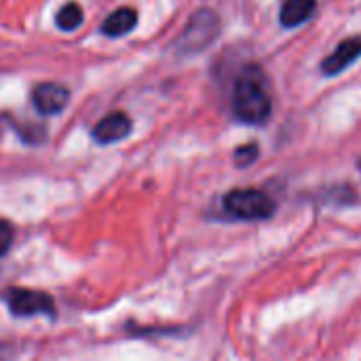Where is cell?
Segmentation results:
<instances>
[{"label": "cell", "instance_id": "13", "mask_svg": "<svg viewBox=\"0 0 361 361\" xmlns=\"http://www.w3.org/2000/svg\"><path fill=\"white\" fill-rule=\"evenodd\" d=\"M0 361H11V357L6 355V351L2 347H0Z\"/></svg>", "mask_w": 361, "mask_h": 361}, {"label": "cell", "instance_id": "7", "mask_svg": "<svg viewBox=\"0 0 361 361\" xmlns=\"http://www.w3.org/2000/svg\"><path fill=\"white\" fill-rule=\"evenodd\" d=\"M131 127L133 123L125 112H110L102 121H97L91 135L97 144H114L125 140L131 133Z\"/></svg>", "mask_w": 361, "mask_h": 361}, {"label": "cell", "instance_id": "11", "mask_svg": "<svg viewBox=\"0 0 361 361\" xmlns=\"http://www.w3.org/2000/svg\"><path fill=\"white\" fill-rule=\"evenodd\" d=\"M260 150H258V144H245V146H239L235 150V163L239 167H250L256 159H258Z\"/></svg>", "mask_w": 361, "mask_h": 361}, {"label": "cell", "instance_id": "4", "mask_svg": "<svg viewBox=\"0 0 361 361\" xmlns=\"http://www.w3.org/2000/svg\"><path fill=\"white\" fill-rule=\"evenodd\" d=\"M8 309L17 317H53L55 315V305L51 296L44 292H34V290H23V288H13L4 296Z\"/></svg>", "mask_w": 361, "mask_h": 361}, {"label": "cell", "instance_id": "2", "mask_svg": "<svg viewBox=\"0 0 361 361\" xmlns=\"http://www.w3.org/2000/svg\"><path fill=\"white\" fill-rule=\"evenodd\" d=\"M220 27L222 23L216 11L199 8L188 19L186 27L182 30L173 47L180 55H186V57L199 55L216 42V38L220 36Z\"/></svg>", "mask_w": 361, "mask_h": 361}, {"label": "cell", "instance_id": "12", "mask_svg": "<svg viewBox=\"0 0 361 361\" xmlns=\"http://www.w3.org/2000/svg\"><path fill=\"white\" fill-rule=\"evenodd\" d=\"M13 237H15V231L11 226V222L6 220H0V256H4L11 245H13Z\"/></svg>", "mask_w": 361, "mask_h": 361}, {"label": "cell", "instance_id": "3", "mask_svg": "<svg viewBox=\"0 0 361 361\" xmlns=\"http://www.w3.org/2000/svg\"><path fill=\"white\" fill-rule=\"evenodd\" d=\"M222 207L235 220L260 222V220H269L275 216L277 201L269 192L258 190V188H237L224 195Z\"/></svg>", "mask_w": 361, "mask_h": 361}, {"label": "cell", "instance_id": "14", "mask_svg": "<svg viewBox=\"0 0 361 361\" xmlns=\"http://www.w3.org/2000/svg\"><path fill=\"white\" fill-rule=\"evenodd\" d=\"M360 169H361V163H360Z\"/></svg>", "mask_w": 361, "mask_h": 361}, {"label": "cell", "instance_id": "10", "mask_svg": "<svg viewBox=\"0 0 361 361\" xmlns=\"http://www.w3.org/2000/svg\"><path fill=\"white\" fill-rule=\"evenodd\" d=\"M82 19H85V15H82L80 4L78 2H66L55 15V25L63 32H72V30L80 27Z\"/></svg>", "mask_w": 361, "mask_h": 361}, {"label": "cell", "instance_id": "9", "mask_svg": "<svg viewBox=\"0 0 361 361\" xmlns=\"http://www.w3.org/2000/svg\"><path fill=\"white\" fill-rule=\"evenodd\" d=\"M317 8V0H286L279 11V21L283 27H298L307 23Z\"/></svg>", "mask_w": 361, "mask_h": 361}, {"label": "cell", "instance_id": "8", "mask_svg": "<svg viewBox=\"0 0 361 361\" xmlns=\"http://www.w3.org/2000/svg\"><path fill=\"white\" fill-rule=\"evenodd\" d=\"M135 25H137V11L131 6H121L104 19L99 32L108 38H118V36H127Z\"/></svg>", "mask_w": 361, "mask_h": 361}, {"label": "cell", "instance_id": "1", "mask_svg": "<svg viewBox=\"0 0 361 361\" xmlns=\"http://www.w3.org/2000/svg\"><path fill=\"white\" fill-rule=\"evenodd\" d=\"M273 112L269 78L264 70L250 63L237 76L233 89V114L245 125H264Z\"/></svg>", "mask_w": 361, "mask_h": 361}, {"label": "cell", "instance_id": "5", "mask_svg": "<svg viewBox=\"0 0 361 361\" xmlns=\"http://www.w3.org/2000/svg\"><path fill=\"white\" fill-rule=\"evenodd\" d=\"M70 99V91L57 82H40L32 89V104L38 114L53 116L59 114Z\"/></svg>", "mask_w": 361, "mask_h": 361}, {"label": "cell", "instance_id": "6", "mask_svg": "<svg viewBox=\"0 0 361 361\" xmlns=\"http://www.w3.org/2000/svg\"><path fill=\"white\" fill-rule=\"evenodd\" d=\"M361 57V34L345 38L334 53H330L324 61H322V72L326 76H336L341 72H345L349 66H353Z\"/></svg>", "mask_w": 361, "mask_h": 361}]
</instances>
